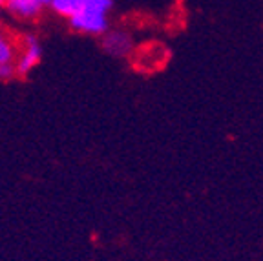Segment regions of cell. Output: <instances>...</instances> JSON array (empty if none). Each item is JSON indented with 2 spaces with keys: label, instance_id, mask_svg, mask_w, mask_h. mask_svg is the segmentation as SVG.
<instances>
[{
  "label": "cell",
  "instance_id": "1",
  "mask_svg": "<svg viewBox=\"0 0 263 261\" xmlns=\"http://www.w3.org/2000/svg\"><path fill=\"white\" fill-rule=\"evenodd\" d=\"M114 6V0H51L49 8L57 15L71 18L77 13H99L108 15Z\"/></svg>",
  "mask_w": 263,
  "mask_h": 261
},
{
  "label": "cell",
  "instance_id": "2",
  "mask_svg": "<svg viewBox=\"0 0 263 261\" xmlns=\"http://www.w3.org/2000/svg\"><path fill=\"white\" fill-rule=\"evenodd\" d=\"M41 59H42V48L39 44L37 37L26 35L22 39V46L18 49V55H16V61H15L16 75H21V77L28 75L41 62Z\"/></svg>",
  "mask_w": 263,
  "mask_h": 261
},
{
  "label": "cell",
  "instance_id": "3",
  "mask_svg": "<svg viewBox=\"0 0 263 261\" xmlns=\"http://www.w3.org/2000/svg\"><path fill=\"white\" fill-rule=\"evenodd\" d=\"M70 21V26L79 33H88V35H103L108 31V15H99V13H77Z\"/></svg>",
  "mask_w": 263,
  "mask_h": 261
},
{
  "label": "cell",
  "instance_id": "4",
  "mask_svg": "<svg viewBox=\"0 0 263 261\" xmlns=\"http://www.w3.org/2000/svg\"><path fill=\"white\" fill-rule=\"evenodd\" d=\"M103 48L106 49L110 55L124 57V55L130 53V49H132V37L126 31H119V29L106 31L104 33Z\"/></svg>",
  "mask_w": 263,
  "mask_h": 261
},
{
  "label": "cell",
  "instance_id": "5",
  "mask_svg": "<svg viewBox=\"0 0 263 261\" xmlns=\"http://www.w3.org/2000/svg\"><path fill=\"white\" fill-rule=\"evenodd\" d=\"M4 8L16 18H26L28 21V18H35V16L41 15L44 4L41 0H8V4Z\"/></svg>",
  "mask_w": 263,
  "mask_h": 261
},
{
  "label": "cell",
  "instance_id": "6",
  "mask_svg": "<svg viewBox=\"0 0 263 261\" xmlns=\"http://www.w3.org/2000/svg\"><path fill=\"white\" fill-rule=\"evenodd\" d=\"M16 55H18L16 42L9 37L8 33L0 29V64H9V62H15Z\"/></svg>",
  "mask_w": 263,
  "mask_h": 261
},
{
  "label": "cell",
  "instance_id": "7",
  "mask_svg": "<svg viewBox=\"0 0 263 261\" xmlns=\"http://www.w3.org/2000/svg\"><path fill=\"white\" fill-rule=\"evenodd\" d=\"M16 75V66L15 62H9V64H0V79L2 81H8Z\"/></svg>",
  "mask_w": 263,
  "mask_h": 261
},
{
  "label": "cell",
  "instance_id": "8",
  "mask_svg": "<svg viewBox=\"0 0 263 261\" xmlns=\"http://www.w3.org/2000/svg\"><path fill=\"white\" fill-rule=\"evenodd\" d=\"M41 2H42L44 6H49V4H51V0H41Z\"/></svg>",
  "mask_w": 263,
  "mask_h": 261
},
{
  "label": "cell",
  "instance_id": "9",
  "mask_svg": "<svg viewBox=\"0 0 263 261\" xmlns=\"http://www.w3.org/2000/svg\"><path fill=\"white\" fill-rule=\"evenodd\" d=\"M8 4V0H0V8H2V6H6Z\"/></svg>",
  "mask_w": 263,
  "mask_h": 261
}]
</instances>
